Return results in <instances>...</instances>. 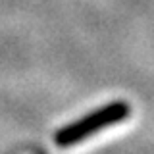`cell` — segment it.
<instances>
[{
    "mask_svg": "<svg viewBox=\"0 0 154 154\" xmlns=\"http://www.w3.org/2000/svg\"><path fill=\"white\" fill-rule=\"evenodd\" d=\"M129 114H131V108H129L127 102L106 104L102 108H98L96 112H91L89 116L60 129L56 133L54 141L58 146H73V144L87 141L91 135H96L106 127H112V125L123 122L125 118H129Z\"/></svg>",
    "mask_w": 154,
    "mask_h": 154,
    "instance_id": "1",
    "label": "cell"
}]
</instances>
